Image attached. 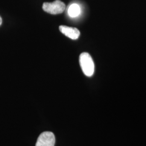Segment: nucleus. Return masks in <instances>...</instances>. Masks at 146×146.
<instances>
[{"instance_id": "20e7f679", "label": "nucleus", "mask_w": 146, "mask_h": 146, "mask_svg": "<svg viewBox=\"0 0 146 146\" xmlns=\"http://www.w3.org/2000/svg\"><path fill=\"white\" fill-rule=\"evenodd\" d=\"M59 29L63 34L72 40L78 39L80 35V31L76 28L61 26L59 27Z\"/></svg>"}, {"instance_id": "423d86ee", "label": "nucleus", "mask_w": 146, "mask_h": 146, "mask_svg": "<svg viewBox=\"0 0 146 146\" xmlns=\"http://www.w3.org/2000/svg\"><path fill=\"white\" fill-rule=\"evenodd\" d=\"M2 18H1V17L0 16V26L1 25V24H2Z\"/></svg>"}, {"instance_id": "f257e3e1", "label": "nucleus", "mask_w": 146, "mask_h": 146, "mask_svg": "<svg viewBox=\"0 0 146 146\" xmlns=\"http://www.w3.org/2000/svg\"><path fill=\"white\" fill-rule=\"evenodd\" d=\"M79 61L84 75L92 76L94 72V63L91 56L87 52H83L80 55Z\"/></svg>"}, {"instance_id": "7ed1b4c3", "label": "nucleus", "mask_w": 146, "mask_h": 146, "mask_svg": "<svg viewBox=\"0 0 146 146\" xmlns=\"http://www.w3.org/2000/svg\"><path fill=\"white\" fill-rule=\"evenodd\" d=\"M55 137L52 132L44 131L38 136L35 146H54Z\"/></svg>"}, {"instance_id": "f03ea898", "label": "nucleus", "mask_w": 146, "mask_h": 146, "mask_svg": "<svg viewBox=\"0 0 146 146\" xmlns=\"http://www.w3.org/2000/svg\"><path fill=\"white\" fill-rule=\"evenodd\" d=\"M42 8L49 14L56 15L62 13L66 9V5L60 0H56L52 2H44Z\"/></svg>"}, {"instance_id": "39448f33", "label": "nucleus", "mask_w": 146, "mask_h": 146, "mask_svg": "<svg viewBox=\"0 0 146 146\" xmlns=\"http://www.w3.org/2000/svg\"><path fill=\"white\" fill-rule=\"evenodd\" d=\"M68 14L72 17H76L80 13V8L77 4H73L70 5L68 9Z\"/></svg>"}]
</instances>
